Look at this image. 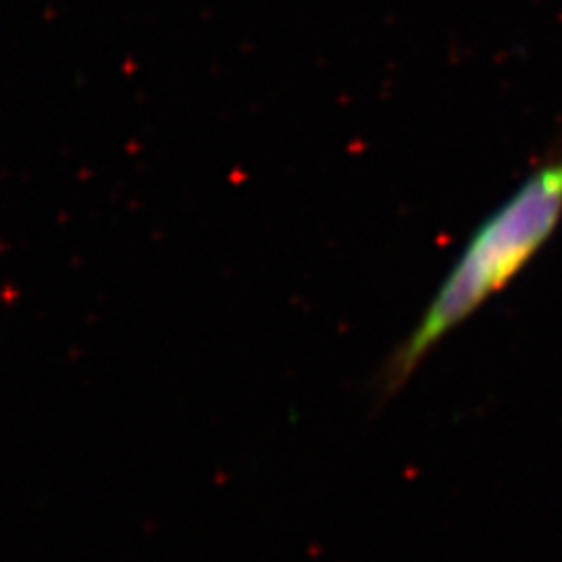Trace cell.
Instances as JSON below:
<instances>
[{
	"label": "cell",
	"instance_id": "obj_1",
	"mask_svg": "<svg viewBox=\"0 0 562 562\" xmlns=\"http://www.w3.org/2000/svg\"><path fill=\"white\" fill-rule=\"evenodd\" d=\"M561 220L562 150L538 165L467 241L422 322L385 364L383 390H398L431 348L515 280Z\"/></svg>",
	"mask_w": 562,
	"mask_h": 562
}]
</instances>
